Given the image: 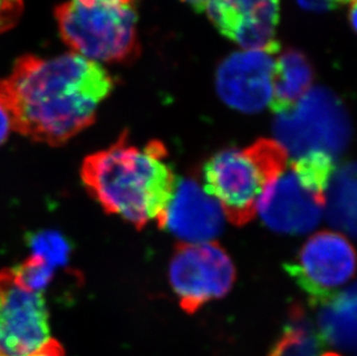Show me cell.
Returning <instances> with one entry per match:
<instances>
[{
  "mask_svg": "<svg viewBox=\"0 0 357 356\" xmlns=\"http://www.w3.org/2000/svg\"><path fill=\"white\" fill-rule=\"evenodd\" d=\"M114 86L101 64L72 51L51 58L26 54L0 79V105L12 131L61 146L94 123L98 105Z\"/></svg>",
  "mask_w": 357,
  "mask_h": 356,
  "instance_id": "cell-1",
  "label": "cell"
},
{
  "mask_svg": "<svg viewBox=\"0 0 357 356\" xmlns=\"http://www.w3.org/2000/svg\"><path fill=\"white\" fill-rule=\"evenodd\" d=\"M81 179L105 212L135 228L159 218L176 185L165 144L154 140L140 147L126 133L84 158Z\"/></svg>",
  "mask_w": 357,
  "mask_h": 356,
  "instance_id": "cell-2",
  "label": "cell"
},
{
  "mask_svg": "<svg viewBox=\"0 0 357 356\" xmlns=\"http://www.w3.org/2000/svg\"><path fill=\"white\" fill-rule=\"evenodd\" d=\"M139 0H66L54 8L58 31L72 52L96 63L138 57Z\"/></svg>",
  "mask_w": 357,
  "mask_h": 356,
  "instance_id": "cell-3",
  "label": "cell"
},
{
  "mask_svg": "<svg viewBox=\"0 0 357 356\" xmlns=\"http://www.w3.org/2000/svg\"><path fill=\"white\" fill-rule=\"evenodd\" d=\"M288 158L282 146L271 139L219 151L204 167V188L231 223L246 225L255 218L267 186L286 169Z\"/></svg>",
  "mask_w": 357,
  "mask_h": 356,
  "instance_id": "cell-4",
  "label": "cell"
},
{
  "mask_svg": "<svg viewBox=\"0 0 357 356\" xmlns=\"http://www.w3.org/2000/svg\"><path fill=\"white\" fill-rule=\"evenodd\" d=\"M334 174V158L312 153L295 158L264 192L257 205L261 221L273 232L303 235L324 216L325 193Z\"/></svg>",
  "mask_w": 357,
  "mask_h": 356,
  "instance_id": "cell-5",
  "label": "cell"
},
{
  "mask_svg": "<svg viewBox=\"0 0 357 356\" xmlns=\"http://www.w3.org/2000/svg\"><path fill=\"white\" fill-rule=\"evenodd\" d=\"M274 132L288 156L324 153L335 158L347 147L351 124L339 98L327 89L314 88L291 109L278 114Z\"/></svg>",
  "mask_w": 357,
  "mask_h": 356,
  "instance_id": "cell-6",
  "label": "cell"
},
{
  "mask_svg": "<svg viewBox=\"0 0 357 356\" xmlns=\"http://www.w3.org/2000/svg\"><path fill=\"white\" fill-rule=\"evenodd\" d=\"M236 271L226 250L214 242L179 244L169 264V281L186 313L221 299L235 283Z\"/></svg>",
  "mask_w": 357,
  "mask_h": 356,
  "instance_id": "cell-7",
  "label": "cell"
},
{
  "mask_svg": "<svg viewBox=\"0 0 357 356\" xmlns=\"http://www.w3.org/2000/svg\"><path fill=\"white\" fill-rule=\"evenodd\" d=\"M43 292L21 283L13 269L0 271V356H26L50 340Z\"/></svg>",
  "mask_w": 357,
  "mask_h": 356,
  "instance_id": "cell-8",
  "label": "cell"
},
{
  "mask_svg": "<svg viewBox=\"0 0 357 356\" xmlns=\"http://www.w3.org/2000/svg\"><path fill=\"white\" fill-rule=\"evenodd\" d=\"M286 269L311 302L320 304L344 290L354 276V248L344 234L317 232Z\"/></svg>",
  "mask_w": 357,
  "mask_h": 356,
  "instance_id": "cell-9",
  "label": "cell"
},
{
  "mask_svg": "<svg viewBox=\"0 0 357 356\" xmlns=\"http://www.w3.org/2000/svg\"><path fill=\"white\" fill-rule=\"evenodd\" d=\"M161 228L182 241L183 244L212 242L225 225V213L204 185L193 178H184L169 198L156 220Z\"/></svg>",
  "mask_w": 357,
  "mask_h": 356,
  "instance_id": "cell-10",
  "label": "cell"
},
{
  "mask_svg": "<svg viewBox=\"0 0 357 356\" xmlns=\"http://www.w3.org/2000/svg\"><path fill=\"white\" fill-rule=\"evenodd\" d=\"M208 17L221 34L249 50L277 52L280 0H208Z\"/></svg>",
  "mask_w": 357,
  "mask_h": 356,
  "instance_id": "cell-11",
  "label": "cell"
},
{
  "mask_svg": "<svg viewBox=\"0 0 357 356\" xmlns=\"http://www.w3.org/2000/svg\"><path fill=\"white\" fill-rule=\"evenodd\" d=\"M273 54L248 50L227 58L216 75V88L223 102L244 114L259 112L270 105Z\"/></svg>",
  "mask_w": 357,
  "mask_h": 356,
  "instance_id": "cell-12",
  "label": "cell"
},
{
  "mask_svg": "<svg viewBox=\"0 0 357 356\" xmlns=\"http://www.w3.org/2000/svg\"><path fill=\"white\" fill-rule=\"evenodd\" d=\"M314 80L310 61L297 50L284 51L274 61L271 107L281 114L289 110L307 91Z\"/></svg>",
  "mask_w": 357,
  "mask_h": 356,
  "instance_id": "cell-13",
  "label": "cell"
},
{
  "mask_svg": "<svg viewBox=\"0 0 357 356\" xmlns=\"http://www.w3.org/2000/svg\"><path fill=\"white\" fill-rule=\"evenodd\" d=\"M318 333L332 346L349 350L356 345V290L354 285L320 303Z\"/></svg>",
  "mask_w": 357,
  "mask_h": 356,
  "instance_id": "cell-14",
  "label": "cell"
},
{
  "mask_svg": "<svg viewBox=\"0 0 357 356\" xmlns=\"http://www.w3.org/2000/svg\"><path fill=\"white\" fill-rule=\"evenodd\" d=\"M354 163L342 165L331 177L325 211L332 225L349 235L356 232V178Z\"/></svg>",
  "mask_w": 357,
  "mask_h": 356,
  "instance_id": "cell-15",
  "label": "cell"
},
{
  "mask_svg": "<svg viewBox=\"0 0 357 356\" xmlns=\"http://www.w3.org/2000/svg\"><path fill=\"white\" fill-rule=\"evenodd\" d=\"M324 340L301 308H294L282 336L268 356H340L325 350Z\"/></svg>",
  "mask_w": 357,
  "mask_h": 356,
  "instance_id": "cell-16",
  "label": "cell"
},
{
  "mask_svg": "<svg viewBox=\"0 0 357 356\" xmlns=\"http://www.w3.org/2000/svg\"><path fill=\"white\" fill-rule=\"evenodd\" d=\"M13 269L21 283L27 285L28 288L43 292L44 289L52 281L54 267L40 255H31Z\"/></svg>",
  "mask_w": 357,
  "mask_h": 356,
  "instance_id": "cell-17",
  "label": "cell"
},
{
  "mask_svg": "<svg viewBox=\"0 0 357 356\" xmlns=\"http://www.w3.org/2000/svg\"><path fill=\"white\" fill-rule=\"evenodd\" d=\"M33 255H40L44 260L56 267L68 257V246L61 236L42 234L33 239Z\"/></svg>",
  "mask_w": 357,
  "mask_h": 356,
  "instance_id": "cell-18",
  "label": "cell"
},
{
  "mask_svg": "<svg viewBox=\"0 0 357 356\" xmlns=\"http://www.w3.org/2000/svg\"><path fill=\"white\" fill-rule=\"evenodd\" d=\"M24 13V0H0V34L8 31Z\"/></svg>",
  "mask_w": 357,
  "mask_h": 356,
  "instance_id": "cell-19",
  "label": "cell"
},
{
  "mask_svg": "<svg viewBox=\"0 0 357 356\" xmlns=\"http://www.w3.org/2000/svg\"><path fill=\"white\" fill-rule=\"evenodd\" d=\"M356 1V0H298L301 6L304 7L305 10H333L335 7L341 5H347Z\"/></svg>",
  "mask_w": 357,
  "mask_h": 356,
  "instance_id": "cell-20",
  "label": "cell"
},
{
  "mask_svg": "<svg viewBox=\"0 0 357 356\" xmlns=\"http://www.w3.org/2000/svg\"><path fill=\"white\" fill-rule=\"evenodd\" d=\"M26 356H65L64 348L57 340L51 338L45 345Z\"/></svg>",
  "mask_w": 357,
  "mask_h": 356,
  "instance_id": "cell-21",
  "label": "cell"
},
{
  "mask_svg": "<svg viewBox=\"0 0 357 356\" xmlns=\"http://www.w3.org/2000/svg\"><path fill=\"white\" fill-rule=\"evenodd\" d=\"M12 132V124L6 111L0 105V146L6 142Z\"/></svg>",
  "mask_w": 357,
  "mask_h": 356,
  "instance_id": "cell-22",
  "label": "cell"
},
{
  "mask_svg": "<svg viewBox=\"0 0 357 356\" xmlns=\"http://www.w3.org/2000/svg\"><path fill=\"white\" fill-rule=\"evenodd\" d=\"M183 1L191 5L198 12L205 10L206 5L208 3V0H183Z\"/></svg>",
  "mask_w": 357,
  "mask_h": 356,
  "instance_id": "cell-23",
  "label": "cell"
},
{
  "mask_svg": "<svg viewBox=\"0 0 357 356\" xmlns=\"http://www.w3.org/2000/svg\"><path fill=\"white\" fill-rule=\"evenodd\" d=\"M351 26H353V28L356 27V1L351 3Z\"/></svg>",
  "mask_w": 357,
  "mask_h": 356,
  "instance_id": "cell-24",
  "label": "cell"
}]
</instances>
